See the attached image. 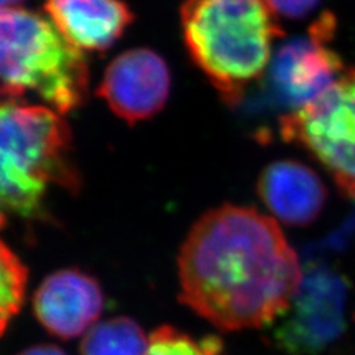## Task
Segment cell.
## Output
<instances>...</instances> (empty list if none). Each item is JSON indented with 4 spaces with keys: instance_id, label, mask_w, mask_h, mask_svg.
Returning a JSON list of instances; mask_svg holds the SVG:
<instances>
[{
    "instance_id": "obj_1",
    "label": "cell",
    "mask_w": 355,
    "mask_h": 355,
    "mask_svg": "<svg viewBox=\"0 0 355 355\" xmlns=\"http://www.w3.org/2000/svg\"><path fill=\"white\" fill-rule=\"evenodd\" d=\"M181 304L224 331L270 327L302 284L279 222L225 205L200 218L178 257Z\"/></svg>"
},
{
    "instance_id": "obj_2",
    "label": "cell",
    "mask_w": 355,
    "mask_h": 355,
    "mask_svg": "<svg viewBox=\"0 0 355 355\" xmlns=\"http://www.w3.org/2000/svg\"><path fill=\"white\" fill-rule=\"evenodd\" d=\"M181 26L191 58L228 101L266 71L282 36L266 0H184Z\"/></svg>"
},
{
    "instance_id": "obj_3",
    "label": "cell",
    "mask_w": 355,
    "mask_h": 355,
    "mask_svg": "<svg viewBox=\"0 0 355 355\" xmlns=\"http://www.w3.org/2000/svg\"><path fill=\"white\" fill-rule=\"evenodd\" d=\"M77 190L71 132L48 107L5 101L0 113V202L6 215L24 220L48 218L51 187Z\"/></svg>"
},
{
    "instance_id": "obj_4",
    "label": "cell",
    "mask_w": 355,
    "mask_h": 355,
    "mask_svg": "<svg viewBox=\"0 0 355 355\" xmlns=\"http://www.w3.org/2000/svg\"><path fill=\"white\" fill-rule=\"evenodd\" d=\"M0 74L5 101L33 92L64 114L79 108L87 96L83 52L49 18L21 6L2 8Z\"/></svg>"
},
{
    "instance_id": "obj_5",
    "label": "cell",
    "mask_w": 355,
    "mask_h": 355,
    "mask_svg": "<svg viewBox=\"0 0 355 355\" xmlns=\"http://www.w3.org/2000/svg\"><path fill=\"white\" fill-rule=\"evenodd\" d=\"M280 130L323 166L343 194L355 198V67L343 70L314 101L284 116Z\"/></svg>"
},
{
    "instance_id": "obj_6",
    "label": "cell",
    "mask_w": 355,
    "mask_h": 355,
    "mask_svg": "<svg viewBox=\"0 0 355 355\" xmlns=\"http://www.w3.org/2000/svg\"><path fill=\"white\" fill-rule=\"evenodd\" d=\"M347 291L340 274L309 271L291 305L270 326L274 345L287 355L323 352L345 330Z\"/></svg>"
},
{
    "instance_id": "obj_7",
    "label": "cell",
    "mask_w": 355,
    "mask_h": 355,
    "mask_svg": "<svg viewBox=\"0 0 355 355\" xmlns=\"http://www.w3.org/2000/svg\"><path fill=\"white\" fill-rule=\"evenodd\" d=\"M335 28V18L324 14L311 26L308 37L287 43L274 58L272 86L292 111L314 101L345 70L339 55L327 46Z\"/></svg>"
},
{
    "instance_id": "obj_8",
    "label": "cell",
    "mask_w": 355,
    "mask_h": 355,
    "mask_svg": "<svg viewBox=\"0 0 355 355\" xmlns=\"http://www.w3.org/2000/svg\"><path fill=\"white\" fill-rule=\"evenodd\" d=\"M171 92L168 64L155 52L130 49L111 62L98 87V95L114 114L137 123L163 108Z\"/></svg>"
},
{
    "instance_id": "obj_9",
    "label": "cell",
    "mask_w": 355,
    "mask_h": 355,
    "mask_svg": "<svg viewBox=\"0 0 355 355\" xmlns=\"http://www.w3.org/2000/svg\"><path fill=\"white\" fill-rule=\"evenodd\" d=\"M104 305V292L95 277L74 268L48 275L33 296L39 323L51 335L65 340L91 330Z\"/></svg>"
},
{
    "instance_id": "obj_10",
    "label": "cell",
    "mask_w": 355,
    "mask_h": 355,
    "mask_svg": "<svg viewBox=\"0 0 355 355\" xmlns=\"http://www.w3.org/2000/svg\"><path fill=\"white\" fill-rule=\"evenodd\" d=\"M258 194L277 222L305 227L313 224L323 212L327 188L321 178L304 163L282 160L263 169Z\"/></svg>"
},
{
    "instance_id": "obj_11",
    "label": "cell",
    "mask_w": 355,
    "mask_h": 355,
    "mask_svg": "<svg viewBox=\"0 0 355 355\" xmlns=\"http://www.w3.org/2000/svg\"><path fill=\"white\" fill-rule=\"evenodd\" d=\"M44 9L62 36L82 52L110 48L132 22L121 0H46Z\"/></svg>"
},
{
    "instance_id": "obj_12",
    "label": "cell",
    "mask_w": 355,
    "mask_h": 355,
    "mask_svg": "<svg viewBox=\"0 0 355 355\" xmlns=\"http://www.w3.org/2000/svg\"><path fill=\"white\" fill-rule=\"evenodd\" d=\"M150 338L130 317H114L99 321L89 330L82 343L80 355H146Z\"/></svg>"
},
{
    "instance_id": "obj_13",
    "label": "cell",
    "mask_w": 355,
    "mask_h": 355,
    "mask_svg": "<svg viewBox=\"0 0 355 355\" xmlns=\"http://www.w3.org/2000/svg\"><path fill=\"white\" fill-rule=\"evenodd\" d=\"M0 333L5 335L10 324L26 302L28 270L18 254L6 243L0 249Z\"/></svg>"
},
{
    "instance_id": "obj_14",
    "label": "cell",
    "mask_w": 355,
    "mask_h": 355,
    "mask_svg": "<svg viewBox=\"0 0 355 355\" xmlns=\"http://www.w3.org/2000/svg\"><path fill=\"white\" fill-rule=\"evenodd\" d=\"M146 355H224V345L218 336L194 339L172 326H160L150 335Z\"/></svg>"
},
{
    "instance_id": "obj_15",
    "label": "cell",
    "mask_w": 355,
    "mask_h": 355,
    "mask_svg": "<svg viewBox=\"0 0 355 355\" xmlns=\"http://www.w3.org/2000/svg\"><path fill=\"white\" fill-rule=\"evenodd\" d=\"M275 14L287 18H304L313 10L320 0H266Z\"/></svg>"
},
{
    "instance_id": "obj_16",
    "label": "cell",
    "mask_w": 355,
    "mask_h": 355,
    "mask_svg": "<svg viewBox=\"0 0 355 355\" xmlns=\"http://www.w3.org/2000/svg\"><path fill=\"white\" fill-rule=\"evenodd\" d=\"M18 355H67V354L58 347L43 343V345H35V347H30L24 351H21Z\"/></svg>"
},
{
    "instance_id": "obj_17",
    "label": "cell",
    "mask_w": 355,
    "mask_h": 355,
    "mask_svg": "<svg viewBox=\"0 0 355 355\" xmlns=\"http://www.w3.org/2000/svg\"><path fill=\"white\" fill-rule=\"evenodd\" d=\"M22 0H2V6L3 8H17Z\"/></svg>"
}]
</instances>
